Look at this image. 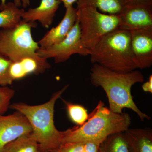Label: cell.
Returning a JSON list of instances; mask_svg holds the SVG:
<instances>
[{"instance_id":"1","label":"cell","mask_w":152,"mask_h":152,"mask_svg":"<svg viewBox=\"0 0 152 152\" xmlns=\"http://www.w3.org/2000/svg\"><path fill=\"white\" fill-rule=\"evenodd\" d=\"M90 79L93 86L101 87L104 91L108 100L109 108L112 111L122 113L124 109H129L135 113L142 121L151 119L139 109L131 93L134 85L144 82L143 75L140 71L118 72L93 64Z\"/></svg>"},{"instance_id":"2","label":"cell","mask_w":152,"mask_h":152,"mask_svg":"<svg viewBox=\"0 0 152 152\" xmlns=\"http://www.w3.org/2000/svg\"><path fill=\"white\" fill-rule=\"evenodd\" d=\"M131 124L129 114L114 113L100 100L83 124L63 131L62 143L90 141L101 143L110 135L124 132Z\"/></svg>"},{"instance_id":"3","label":"cell","mask_w":152,"mask_h":152,"mask_svg":"<svg viewBox=\"0 0 152 152\" xmlns=\"http://www.w3.org/2000/svg\"><path fill=\"white\" fill-rule=\"evenodd\" d=\"M69 85L54 94L50 99L45 103L29 105L15 103L10 107L20 112L27 118L31 126V135L39 145L40 152H50L57 150L62 144L63 132L55 126L54 114L55 104L61 98Z\"/></svg>"},{"instance_id":"4","label":"cell","mask_w":152,"mask_h":152,"mask_svg":"<svg viewBox=\"0 0 152 152\" xmlns=\"http://www.w3.org/2000/svg\"><path fill=\"white\" fill-rule=\"evenodd\" d=\"M90 61L121 73L137 69L134 61L129 31L118 28L105 36L91 51Z\"/></svg>"},{"instance_id":"5","label":"cell","mask_w":152,"mask_h":152,"mask_svg":"<svg viewBox=\"0 0 152 152\" xmlns=\"http://www.w3.org/2000/svg\"><path fill=\"white\" fill-rule=\"evenodd\" d=\"M77 10L82 43L91 51L105 36L119 28L121 19L119 15L103 13L96 8L90 6Z\"/></svg>"},{"instance_id":"6","label":"cell","mask_w":152,"mask_h":152,"mask_svg":"<svg viewBox=\"0 0 152 152\" xmlns=\"http://www.w3.org/2000/svg\"><path fill=\"white\" fill-rule=\"evenodd\" d=\"M36 22H21L15 27L0 31V54L11 61L31 57L39 58L38 43L34 40L32 29Z\"/></svg>"},{"instance_id":"7","label":"cell","mask_w":152,"mask_h":152,"mask_svg":"<svg viewBox=\"0 0 152 152\" xmlns=\"http://www.w3.org/2000/svg\"><path fill=\"white\" fill-rule=\"evenodd\" d=\"M91 51L86 48L81 41V30L77 19L70 31L63 41L46 48L37 51L39 56L48 60L54 59L55 63L59 64L66 61L72 55L87 56Z\"/></svg>"},{"instance_id":"8","label":"cell","mask_w":152,"mask_h":152,"mask_svg":"<svg viewBox=\"0 0 152 152\" xmlns=\"http://www.w3.org/2000/svg\"><path fill=\"white\" fill-rule=\"evenodd\" d=\"M119 15V28L130 31L152 28V3L127 4Z\"/></svg>"},{"instance_id":"9","label":"cell","mask_w":152,"mask_h":152,"mask_svg":"<svg viewBox=\"0 0 152 152\" xmlns=\"http://www.w3.org/2000/svg\"><path fill=\"white\" fill-rule=\"evenodd\" d=\"M32 132L28 121L20 112L8 115L0 114V152L7 144Z\"/></svg>"},{"instance_id":"10","label":"cell","mask_w":152,"mask_h":152,"mask_svg":"<svg viewBox=\"0 0 152 152\" xmlns=\"http://www.w3.org/2000/svg\"><path fill=\"white\" fill-rule=\"evenodd\" d=\"M130 32L131 49L137 69L150 68L152 65V28Z\"/></svg>"},{"instance_id":"11","label":"cell","mask_w":152,"mask_h":152,"mask_svg":"<svg viewBox=\"0 0 152 152\" xmlns=\"http://www.w3.org/2000/svg\"><path fill=\"white\" fill-rule=\"evenodd\" d=\"M66 9L64 16L59 24L47 32L38 42L40 48H46L58 43L70 31L77 20V10L73 6Z\"/></svg>"},{"instance_id":"12","label":"cell","mask_w":152,"mask_h":152,"mask_svg":"<svg viewBox=\"0 0 152 152\" xmlns=\"http://www.w3.org/2000/svg\"><path fill=\"white\" fill-rule=\"evenodd\" d=\"M50 67L48 60L43 58L28 57L18 61H12L9 75L13 82L23 78L31 74L39 75L43 73Z\"/></svg>"},{"instance_id":"13","label":"cell","mask_w":152,"mask_h":152,"mask_svg":"<svg viewBox=\"0 0 152 152\" xmlns=\"http://www.w3.org/2000/svg\"><path fill=\"white\" fill-rule=\"evenodd\" d=\"M61 2L60 0H41L38 7L23 12L22 20L25 22L37 21L43 27L48 28L53 23Z\"/></svg>"},{"instance_id":"14","label":"cell","mask_w":152,"mask_h":152,"mask_svg":"<svg viewBox=\"0 0 152 152\" xmlns=\"http://www.w3.org/2000/svg\"><path fill=\"white\" fill-rule=\"evenodd\" d=\"M124 134L129 152H152L151 129L129 128Z\"/></svg>"},{"instance_id":"15","label":"cell","mask_w":152,"mask_h":152,"mask_svg":"<svg viewBox=\"0 0 152 152\" xmlns=\"http://www.w3.org/2000/svg\"><path fill=\"white\" fill-rule=\"evenodd\" d=\"M77 3V9L93 7L109 15H119L124 6L123 0H78Z\"/></svg>"},{"instance_id":"16","label":"cell","mask_w":152,"mask_h":152,"mask_svg":"<svg viewBox=\"0 0 152 152\" xmlns=\"http://www.w3.org/2000/svg\"><path fill=\"white\" fill-rule=\"evenodd\" d=\"M31 134L21 136L7 144L1 152H40L39 144Z\"/></svg>"},{"instance_id":"17","label":"cell","mask_w":152,"mask_h":152,"mask_svg":"<svg viewBox=\"0 0 152 152\" xmlns=\"http://www.w3.org/2000/svg\"><path fill=\"white\" fill-rule=\"evenodd\" d=\"M17 7L13 2L7 3L0 12V28H9L15 26L22 20V15L24 11Z\"/></svg>"},{"instance_id":"18","label":"cell","mask_w":152,"mask_h":152,"mask_svg":"<svg viewBox=\"0 0 152 152\" xmlns=\"http://www.w3.org/2000/svg\"><path fill=\"white\" fill-rule=\"evenodd\" d=\"M99 152H129L124 132L110 135L100 144Z\"/></svg>"},{"instance_id":"19","label":"cell","mask_w":152,"mask_h":152,"mask_svg":"<svg viewBox=\"0 0 152 152\" xmlns=\"http://www.w3.org/2000/svg\"><path fill=\"white\" fill-rule=\"evenodd\" d=\"M64 102L71 121L78 126L83 124L88 118L87 109L81 105L71 103L64 100Z\"/></svg>"},{"instance_id":"20","label":"cell","mask_w":152,"mask_h":152,"mask_svg":"<svg viewBox=\"0 0 152 152\" xmlns=\"http://www.w3.org/2000/svg\"><path fill=\"white\" fill-rule=\"evenodd\" d=\"M12 61L0 54V86H7L12 84L9 69Z\"/></svg>"},{"instance_id":"21","label":"cell","mask_w":152,"mask_h":152,"mask_svg":"<svg viewBox=\"0 0 152 152\" xmlns=\"http://www.w3.org/2000/svg\"><path fill=\"white\" fill-rule=\"evenodd\" d=\"M15 91L8 86H0V114L3 115L10 107Z\"/></svg>"},{"instance_id":"22","label":"cell","mask_w":152,"mask_h":152,"mask_svg":"<svg viewBox=\"0 0 152 152\" xmlns=\"http://www.w3.org/2000/svg\"><path fill=\"white\" fill-rule=\"evenodd\" d=\"M56 152H84V143L79 142H65L55 150Z\"/></svg>"},{"instance_id":"23","label":"cell","mask_w":152,"mask_h":152,"mask_svg":"<svg viewBox=\"0 0 152 152\" xmlns=\"http://www.w3.org/2000/svg\"><path fill=\"white\" fill-rule=\"evenodd\" d=\"M1 4L0 5V10H3L5 7L7 3V0H1ZM14 4L18 7H20L22 6L24 8L27 7L30 5V0H14Z\"/></svg>"},{"instance_id":"24","label":"cell","mask_w":152,"mask_h":152,"mask_svg":"<svg viewBox=\"0 0 152 152\" xmlns=\"http://www.w3.org/2000/svg\"><path fill=\"white\" fill-rule=\"evenodd\" d=\"M100 144L93 141L86 142L84 143V152H99Z\"/></svg>"},{"instance_id":"25","label":"cell","mask_w":152,"mask_h":152,"mask_svg":"<svg viewBox=\"0 0 152 152\" xmlns=\"http://www.w3.org/2000/svg\"><path fill=\"white\" fill-rule=\"evenodd\" d=\"M142 89L144 92L152 93V75H151L149 77L148 80L144 83L142 85Z\"/></svg>"},{"instance_id":"26","label":"cell","mask_w":152,"mask_h":152,"mask_svg":"<svg viewBox=\"0 0 152 152\" xmlns=\"http://www.w3.org/2000/svg\"><path fill=\"white\" fill-rule=\"evenodd\" d=\"M125 4L137 3H152V0H123Z\"/></svg>"},{"instance_id":"27","label":"cell","mask_w":152,"mask_h":152,"mask_svg":"<svg viewBox=\"0 0 152 152\" xmlns=\"http://www.w3.org/2000/svg\"><path fill=\"white\" fill-rule=\"evenodd\" d=\"M64 4L65 8L73 6L74 4L77 3L78 0H60Z\"/></svg>"},{"instance_id":"28","label":"cell","mask_w":152,"mask_h":152,"mask_svg":"<svg viewBox=\"0 0 152 152\" xmlns=\"http://www.w3.org/2000/svg\"><path fill=\"white\" fill-rule=\"evenodd\" d=\"M56 152V151H51V152Z\"/></svg>"}]
</instances>
